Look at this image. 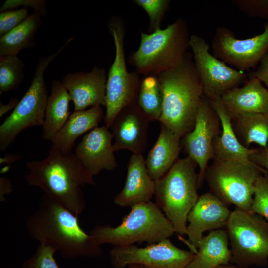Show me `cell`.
I'll return each mask as SVG.
<instances>
[{"label":"cell","mask_w":268,"mask_h":268,"mask_svg":"<svg viewBox=\"0 0 268 268\" xmlns=\"http://www.w3.org/2000/svg\"><path fill=\"white\" fill-rule=\"evenodd\" d=\"M27 183L41 188L45 194L76 216L84 209L82 187L94 185L93 176L72 153H64L51 146L47 157L26 164Z\"/></svg>","instance_id":"2"},{"label":"cell","mask_w":268,"mask_h":268,"mask_svg":"<svg viewBox=\"0 0 268 268\" xmlns=\"http://www.w3.org/2000/svg\"><path fill=\"white\" fill-rule=\"evenodd\" d=\"M156 76L163 94L159 121L183 138L193 129L203 97L192 55L188 52L181 63Z\"/></svg>","instance_id":"3"},{"label":"cell","mask_w":268,"mask_h":268,"mask_svg":"<svg viewBox=\"0 0 268 268\" xmlns=\"http://www.w3.org/2000/svg\"><path fill=\"white\" fill-rule=\"evenodd\" d=\"M231 211L218 197L209 192L199 196L187 216V235L191 251L197 252L204 232L226 226Z\"/></svg>","instance_id":"15"},{"label":"cell","mask_w":268,"mask_h":268,"mask_svg":"<svg viewBox=\"0 0 268 268\" xmlns=\"http://www.w3.org/2000/svg\"><path fill=\"white\" fill-rule=\"evenodd\" d=\"M149 121L135 102L124 108L110 127L114 151L126 149L133 154H142L147 142Z\"/></svg>","instance_id":"18"},{"label":"cell","mask_w":268,"mask_h":268,"mask_svg":"<svg viewBox=\"0 0 268 268\" xmlns=\"http://www.w3.org/2000/svg\"><path fill=\"white\" fill-rule=\"evenodd\" d=\"M250 76L259 79L265 85L268 90V52L262 59L256 69L251 73Z\"/></svg>","instance_id":"36"},{"label":"cell","mask_w":268,"mask_h":268,"mask_svg":"<svg viewBox=\"0 0 268 268\" xmlns=\"http://www.w3.org/2000/svg\"><path fill=\"white\" fill-rule=\"evenodd\" d=\"M191 251L180 249L169 238L145 247L134 245L113 246L109 251L113 268L138 265L143 268H186L194 256Z\"/></svg>","instance_id":"12"},{"label":"cell","mask_w":268,"mask_h":268,"mask_svg":"<svg viewBox=\"0 0 268 268\" xmlns=\"http://www.w3.org/2000/svg\"><path fill=\"white\" fill-rule=\"evenodd\" d=\"M19 100L16 98H13L6 104H3L0 102V117H2L9 111L14 109L17 105Z\"/></svg>","instance_id":"38"},{"label":"cell","mask_w":268,"mask_h":268,"mask_svg":"<svg viewBox=\"0 0 268 268\" xmlns=\"http://www.w3.org/2000/svg\"><path fill=\"white\" fill-rule=\"evenodd\" d=\"M129 213L116 227L95 226L89 234L97 244L113 246L146 242L147 245L169 238L175 233L173 225L156 203L151 201L131 207Z\"/></svg>","instance_id":"4"},{"label":"cell","mask_w":268,"mask_h":268,"mask_svg":"<svg viewBox=\"0 0 268 268\" xmlns=\"http://www.w3.org/2000/svg\"><path fill=\"white\" fill-rule=\"evenodd\" d=\"M134 2L147 13L149 19V33L160 28V24L169 5L170 0H135Z\"/></svg>","instance_id":"31"},{"label":"cell","mask_w":268,"mask_h":268,"mask_svg":"<svg viewBox=\"0 0 268 268\" xmlns=\"http://www.w3.org/2000/svg\"><path fill=\"white\" fill-rule=\"evenodd\" d=\"M267 171L251 161L213 160L205 180L210 192L227 206L250 211L256 181Z\"/></svg>","instance_id":"7"},{"label":"cell","mask_w":268,"mask_h":268,"mask_svg":"<svg viewBox=\"0 0 268 268\" xmlns=\"http://www.w3.org/2000/svg\"><path fill=\"white\" fill-rule=\"evenodd\" d=\"M41 15L36 11L21 24L0 38V56L17 55L23 49L34 46L35 35L41 23Z\"/></svg>","instance_id":"27"},{"label":"cell","mask_w":268,"mask_h":268,"mask_svg":"<svg viewBox=\"0 0 268 268\" xmlns=\"http://www.w3.org/2000/svg\"><path fill=\"white\" fill-rule=\"evenodd\" d=\"M220 100L231 119L249 113H268V90L253 77L250 76L242 87L225 92Z\"/></svg>","instance_id":"20"},{"label":"cell","mask_w":268,"mask_h":268,"mask_svg":"<svg viewBox=\"0 0 268 268\" xmlns=\"http://www.w3.org/2000/svg\"><path fill=\"white\" fill-rule=\"evenodd\" d=\"M249 159L268 172V146L266 148L253 149Z\"/></svg>","instance_id":"37"},{"label":"cell","mask_w":268,"mask_h":268,"mask_svg":"<svg viewBox=\"0 0 268 268\" xmlns=\"http://www.w3.org/2000/svg\"><path fill=\"white\" fill-rule=\"evenodd\" d=\"M104 117L101 106L74 111L52 138V145L63 152L72 153L76 139L83 134L98 127Z\"/></svg>","instance_id":"21"},{"label":"cell","mask_w":268,"mask_h":268,"mask_svg":"<svg viewBox=\"0 0 268 268\" xmlns=\"http://www.w3.org/2000/svg\"><path fill=\"white\" fill-rule=\"evenodd\" d=\"M24 66L17 55L0 56V95L19 87L24 78Z\"/></svg>","instance_id":"29"},{"label":"cell","mask_w":268,"mask_h":268,"mask_svg":"<svg viewBox=\"0 0 268 268\" xmlns=\"http://www.w3.org/2000/svg\"><path fill=\"white\" fill-rule=\"evenodd\" d=\"M190 48L203 96L210 101L220 98L228 90L246 80L245 72L230 67L209 52V46L202 37L190 36Z\"/></svg>","instance_id":"11"},{"label":"cell","mask_w":268,"mask_h":268,"mask_svg":"<svg viewBox=\"0 0 268 268\" xmlns=\"http://www.w3.org/2000/svg\"><path fill=\"white\" fill-rule=\"evenodd\" d=\"M105 125L98 126L85 134L76 147L75 155L94 176L104 170L112 171L118 166L111 132Z\"/></svg>","instance_id":"16"},{"label":"cell","mask_w":268,"mask_h":268,"mask_svg":"<svg viewBox=\"0 0 268 268\" xmlns=\"http://www.w3.org/2000/svg\"><path fill=\"white\" fill-rule=\"evenodd\" d=\"M115 45V58L107 75L105 125L109 128L117 115L135 102L141 81L137 72L128 71L125 57V29L121 19L112 17L108 25Z\"/></svg>","instance_id":"10"},{"label":"cell","mask_w":268,"mask_h":268,"mask_svg":"<svg viewBox=\"0 0 268 268\" xmlns=\"http://www.w3.org/2000/svg\"><path fill=\"white\" fill-rule=\"evenodd\" d=\"M262 33L239 39L225 26L217 27L212 42V54L236 69L245 72L254 68L268 52V22Z\"/></svg>","instance_id":"14"},{"label":"cell","mask_w":268,"mask_h":268,"mask_svg":"<svg viewBox=\"0 0 268 268\" xmlns=\"http://www.w3.org/2000/svg\"><path fill=\"white\" fill-rule=\"evenodd\" d=\"M226 230L211 231L200 240L197 252L186 268H217L231 261Z\"/></svg>","instance_id":"24"},{"label":"cell","mask_w":268,"mask_h":268,"mask_svg":"<svg viewBox=\"0 0 268 268\" xmlns=\"http://www.w3.org/2000/svg\"><path fill=\"white\" fill-rule=\"evenodd\" d=\"M138 48L129 61L139 74L157 76L181 63L188 53L190 38L186 22L177 19L166 28L140 32Z\"/></svg>","instance_id":"5"},{"label":"cell","mask_w":268,"mask_h":268,"mask_svg":"<svg viewBox=\"0 0 268 268\" xmlns=\"http://www.w3.org/2000/svg\"><path fill=\"white\" fill-rule=\"evenodd\" d=\"M234 132L246 148L255 143L261 148L268 146V113H249L231 119Z\"/></svg>","instance_id":"26"},{"label":"cell","mask_w":268,"mask_h":268,"mask_svg":"<svg viewBox=\"0 0 268 268\" xmlns=\"http://www.w3.org/2000/svg\"><path fill=\"white\" fill-rule=\"evenodd\" d=\"M128 268H143V267L138 265H131L128 267Z\"/></svg>","instance_id":"42"},{"label":"cell","mask_w":268,"mask_h":268,"mask_svg":"<svg viewBox=\"0 0 268 268\" xmlns=\"http://www.w3.org/2000/svg\"><path fill=\"white\" fill-rule=\"evenodd\" d=\"M135 104L149 121H159L162 111L163 94L156 76H145L141 80Z\"/></svg>","instance_id":"28"},{"label":"cell","mask_w":268,"mask_h":268,"mask_svg":"<svg viewBox=\"0 0 268 268\" xmlns=\"http://www.w3.org/2000/svg\"><path fill=\"white\" fill-rule=\"evenodd\" d=\"M231 261L240 267L265 266L268 258V224L261 216L235 208L226 225Z\"/></svg>","instance_id":"8"},{"label":"cell","mask_w":268,"mask_h":268,"mask_svg":"<svg viewBox=\"0 0 268 268\" xmlns=\"http://www.w3.org/2000/svg\"><path fill=\"white\" fill-rule=\"evenodd\" d=\"M21 158V156L13 154H6L4 156L0 159V164L6 163L11 165L12 163H14Z\"/></svg>","instance_id":"40"},{"label":"cell","mask_w":268,"mask_h":268,"mask_svg":"<svg viewBox=\"0 0 268 268\" xmlns=\"http://www.w3.org/2000/svg\"><path fill=\"white\" fill-rule=\"evenodd\" d=\"M217 268H243L240 266L238 267V266H235L234 265L227 264V265H221L220 266H219Z\"/></svg>","instance_id":"41"},{"label":"cell","mask_w":268,"mask_h":268,"mask_svg":"<svg viewBox=\"0 0 268 268\" xmlns=\"http://www.w3.org/2000/svg\"><path fill=\"white\" fill-rule=\"evenodd\" d=\"M0 198H3L4 195L12 190V186L10 181L5 177H0Z\"/></svg>","instance_id":"39"},{"label":"cell","mask_w":268,"mask_h":268,"mask_svg":"<svg viewBox=\"0 0 268 268\" xmlns=\"http://www.w3.org/2000/svg\"><path fill=\"white\" fill-rule=\"evenodd\" d=\"M232 2L249 17L268 19V0H233Z\"/></svg>","instance_id":"33"},{"label":"cell","mask_w":268,"mask_h":268,"mask_svg":"<svg viewBox=\"0 0 268 268\" xmlns=\"http://www.w3.org/2000/svg\"><path fill=\"white\" fill-rule=\"evenodd\" d=\"M26 228L32 239L55 248L64 258L97 257L103 254L101 246L81 228L78 216L45 194L27 219Z\"/></svg>","instance_id":"1"},{"label":"cell","mask_w":268,"mask_h":268,"mask_svg":"<svg viewBox=\"0 0 268 268\" xmlns=\"http://www.w3.org/2000/svg\"><path fill=\"white\" fill-rule=\"evenodd\" d=\"M30 7L41 16L46 14V1L44 0H7L1 6L0 12L20 6Z\"/></svg>","instance_id":"35"},{"label":"cell","mask_w":268,"mask_h":268,"mask_svg":"<svg viewBox=\"0 0 268 268\" xmlns=\"http://www.w3.org/2000/svg\"><path fill=\"white\" fill-rule=\"evenodd\" d=\"M197 167L187 156L178 159L166 174L154 181L156 203L180 235L187 234V216L199 197Z\"/></svg>","instance_id":"6"},{"label":"cell","mask_w":268,"mask_h":268,"mask_svg":"<svg viewBox=\"0 0 268 268\" xmlns=\"http://www.w3.org/2000/svg\"><path fill=\"white\" fill-rule=\"evenodd\" d=\"M155 181L150 176L142 154H132L128 165L124 186L113 198V202L123 207L150 201L154 195Z\"/></svg>","instance_id":"19"},{"label":"cell","mask_w":268,"mask_h":268,"mask_svg":"<svg viewBox=\"0 0 268 268\" xmlns=\"http://www.w3.org/2000/svg\"><path fill=\"white\" fill-rule=\"evenodd\" d=\"M181 138L161 124L159 136L145 160L148 172L154 180L162 177L178 160L181 149Z\"/></svg>","instance_id":"22"},{"label":"cell","mask_w":268,"mask_h":268,"mask_svg":"<svg viewBox=\"0 0 268 268\" xmlns=\"http://www.w3.org/2000/svg\"><path fill=\"white\" fill-rule=\"evenodd\" d=\"M221 132L219 116L211 102L203 96L193 129L181 141V147L187 156L193 160L199 168L198 187H201L205 180L209 162L213 159V141Z\"/></svg>","instance_id":"13"},{"label":"cell","mask_w":268,"mask_h":268,"mask_svg":"<svg viewBox=\"0 0 268 268\" xmlns=\"http://www.w3.org/2000/svg\"><path fill=\"white\" fill-rule=\"evenodd\" d=\"M51 93L46 104L42 127V138L51 141L70 115L69 110L71 101L67 91L61 81L51 82Z\"/></svg>","instance_id":"25"},{"label":"cell","mask_w":268,"mask_h":268,"mask_svg":"<svg viewBox=\"0 0 268 268\" xmlns=\"http://www.w3.org/2000/svg\"><path fill=\"white\" fill-rule=\"evenodd\" d=\"M107 79L105 69L95 66L90 72H69L61 82L74 103V111H80L105 106Z\"/></svg>","instance_id":"17"},{"label":"cell","mask_w":268,"mask_h":268,"mask_svg":"<svg viewBox=\"0 0 268 268\" xmlns=\"http://www.w3.org/2000/svg\"><path fill=\"white\" fill-rule=\"evenodd\" d=\"M58 56L54 53L39 59L30 86L0 126L1 151H5L24 129L43 125L48 98L44 73Z\"/></svg>","instance_id":"9"},{"label":"cell","mask_w":268,"mask_h":268,"mask_svg":"<svg viewBox=\"0 0 268 268\" xmlns=\"http://www.w3.org/2000/svg\"><path fill=\"white\" fill-rule=\"evenodd\" d=\"M250 211L263 217L268 224V172L257 179Z\"/></svg>","instance_id":"30"},{"label":"cell","mask_w":268,"mask_h":268,"mask_svg":"<svg viewBox=\"0 0 268 268\" xmlns=\"http://www.w3.org/2000/svg\"><path fill=\"white\" fill-rule=\"evenodd\" d=\"M210 102L219 116L221 125V134L213 141V160L250 161L249 157L253 149L246 148L239 141L232 126L231 119L221 104L220 98Z\"/></svg>","instance_id":"23"},{"label":"cell","mask_w":268,"mask_h":268,"mask_svg":"<svg viewBox=\"0 0 268 268\" xmlns=\"http://www.w3.org/2000/svg\"><path fill=\"white\" fill-rule=\"evenodd\" d=\"M55 248L39 244L32 256L23 263L22 268H59L54 258Z\"/></svg>","instance_id":"32"},{"label":"cell","mask_w":268,"mask_h":268,"mask_svg":"<svg viewBox=\"0 0 268 268\" xmlns=\"http://www.w3.org/2000/svg\"><path fill=\"white\" fill-rule=\"evenodd\" d=\"M28 16V10L24 8L0 12V37L18 26Z\"/></svg>","instance_id":"34"}]
</instances>
